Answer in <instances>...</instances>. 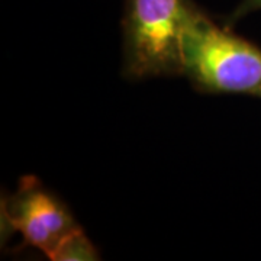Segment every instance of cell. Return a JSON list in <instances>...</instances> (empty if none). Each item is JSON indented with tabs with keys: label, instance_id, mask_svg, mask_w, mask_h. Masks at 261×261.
<instances>
[{
	"label": "cell",
	"instance_id": "obj_1",
	"mask_svg": "<svg viewBox=\"0 0 261 261\" xmlns=\"http://www.w3.org/2000/svg\"><path fill=\"white\" fill-rule=\"evenodd\" d=\"M181 75L207 94L261 93V48L197 8L181 41Z\"/></svg>",
	"mask_w": 261,
	"mask_h": 261
},
{
	"label": "cell",
	"instance_id": "obj_2",
	"mask_svg": "<svg viewBox=\"0 0 261 261\" xmlns=\"http://www.w3.org/2000/svg\"><path fill=\"white\" fill-rule=\"evenodd\" d=\"M193 0H125L122 74L132 82L181 75V41Z\"/></svg>",
	"mask_w": 261,
	"mask_h": 261
},
{
	"label": "cell",
	"instance_id": "obj_3",
	"mask_svg": "<svg viewBox=\"0 0 261 261\" xmlns=\"http://www.w3.org/2000/svg\"><path fill=\"white\" fill-rule=\"evenodd\" d=\"M2 221L49 260L58 245L80 229L64 202L32 176L22 178L18 190L3 200Z\"/></svg>",
	"mask_w": 261,
	"mask_h": 261
},
{
	"label": "cell",
	"instance_id": "obj_4",
	"mask_svg": "<svg viewBox=\"0 0 261 261\" xmlns=\"http://www.w3.org/2000/svg\"><path fill=\"white\" fill-rule=\"evenodd\" d=\"M51 260L54 261H96L100 260L99 251L93 243L87 238L83 229H77L70 233L63 243L58 245Z\"/></svg>",
	"mask_w": 261,
	"mask_h": 261
},
{
	"label": "cell",
	"instance_id": "obj_5",
	"mask_svg": "<svg viewBox=\"0 0 261 261\" xmlns=\"http://www.w3.org/2000/svg\"><path fill=\"white\" fill-rule=\"evenodd\" d=\"M258 10H261V0H241L240 5L232 10L231 16L228 18V20L225 23L232 27L233 23L238 22L240 19L245 18L247 15L258 12Z\"/></svg>",
	"mask_w": 261,
	"mask_h": 261
},
{
	"label": "cell",
	"instance_id": "obj_6",
	"mask_svg": "<svg viewBox=\"0 0 261 261\" xmlns=\"http://www.w3.org/2000/svg\"><path fill=\"white\" fill-rule=\"evenodd\" d=\"M258 97H261V93H260V96H258Z\"/></svg>",
	"mask_w": 261,
	"mask_h": 261
}]
</instances>
